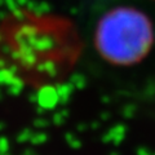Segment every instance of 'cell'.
<instances>
[{
	"label": "cell",
	"mask_w": 155,
	"mask_h": 155,
	"mask_svg": "<svg viewBox=\"0 0 155 155\" xmlns=\"http://www.w3.org/2000/svg\"><path fill=\"white\" fill-rule=\"evenodd\" d=\"M154 44L150 18L132 7H118L106 12L94 31V45L105 61L130 66L142 61Z\"/></svg>",
	"instance_id": "2"
},
{
	"label": "cell",
	"mask_w": 155,
	"mask_h": 155,
	"mask_svg": "<svg viewBox=\"0 0 155 155\" xmlns=\"http://www.w3.org/2000/svg\"><path fill=\"white\" fill-rule=\"evenodd\" d=\"M75 47L71 25L54 14L18 9L0 22V70L28 88L60 83Z\"/></svg>",
	"instance_id": "1"
}]
</instances>
